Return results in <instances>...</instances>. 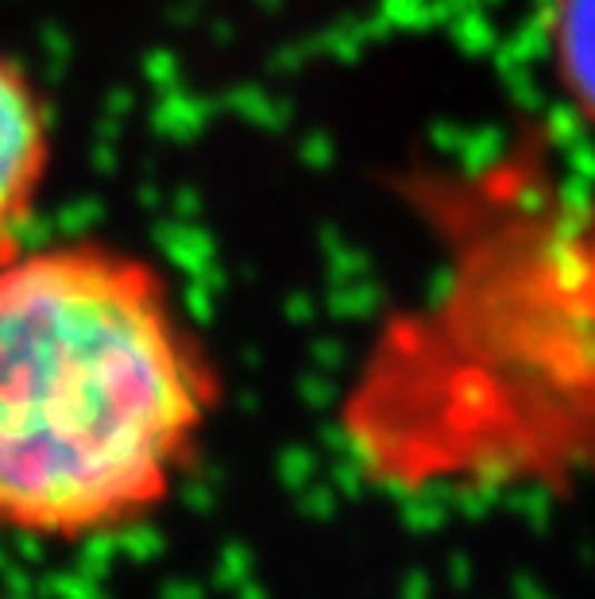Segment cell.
I'll return each mask as SVG.
<instances>
[{"instance_id": "cell-3", "label": "cell", "mask_w": 595, "mask_h": 599, "mask_svg": "<svg viewBox=\"0 0 595 599\" xmlns=\"http://www.w3.org/2000/svg\"><path fill=\"white\" fill-rule=\"evenodd\" d=\"M561 82L595 124V0H557L553 16Z\"/></svg>"}, {"instance_id": "cell-2", "label": "cell", "mask_w": 595, "mask_h": 599, "mask_svg": "<svg viewBox=\"0 0 595 599\" xmlns=\"http://www.w3.org/2000/svg\"><path fill=\"white\" fill-rule=\"evenodd\" d=\"M51 112L36 78L0 51V259L20 248L51 174Z\"/></svg>"}, {"instance_id": "cell-1", "label": "cell", "mask_w": 595, "mask_h": 599, "mask_svg": "<svg viewBox=\"0 0 595 599\" xmlns=\"http://www.w3.org/2000/svg\"><path fill=\"white\" fill-rule=\"evenodd\" d=\"M221 379L148 259L78 240L0 259V533L86 541L170 503Z\"/></svg>"}]
</instances>
